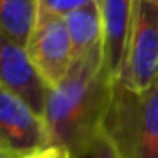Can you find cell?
Masks as SVG:
<instances>
[{"label": "cell", "instance_id": "6", "mask_svg": "<svg viewBox=\"0 0 158 158\" xmlns=\"http://www.w3.org/2000/svg\"><path fill=\"white\" fill-rule=\"evenodd\" d=\"M0 85L17 94L36 114L43 117L48 85L29 61L26 48L0 32Z\"/></svg>", "mask_w": 158, "mask_h": 158}, {"label": "cell", "instance_id": "11", "mask_svg": "<svg viewBox=\"0 0 158 158\" xmlns=\"http://www.w3.org/2000/svg\"><path fill=\"white\" fill-rule=\"evenodd\" d=\"M38 2H39V9L63 17V15L70 14V12L83 7V5H89L90 2H95V0H38Z\"/></svg>", "mask_w": 158, "mask_h": 158}, {"label": "cell", "instance_id": "9", "mask_svg": "<svg viewBox=\"0 0 158 158\" xmlns=\"http://www.w3.org/2000/svg\"><path fill=\"white\" fill-rule=\"evenodd\" d=\"M38 14V0H0V32L26 48Z\"/></svg>", "mask_w": 158, "mask_h": 158}, {"label": "cell", "instance_id": "3", "mask_svg": "<svg viewBox=\"0 0 158 158\" xmlns=\"http://www.w3.org/2000/svg\"><path fill=\"white\" fill-rule=\"evenodd\" d=\"M158 78V5L133 0L131 27L117 83L144 92Z\"/></svg>", "mask_w": 158, "mask_h": 158}, {"label": "cell", "instance_id": "1", "mask_svg": "<svg viewBox=\"0 0 158 158\" xmlns=\"http://www.w3.org/2000/svg\"><path fill=\"white\" fill-rule=\"evenodd\" d=\"M116 82L104 68L102 44L75 60L60 85L49 89L43 119L49 146L73 158L89 156L106 124Z\"/></svg>", "mask_w": 158, "mask_h": 158}, {"label": "cell", "instance_id": "14", "mask_svg": "<svg viewBox=\"0 0 158 158\" xmlns=\"http://www.w3.org/2000/svg\"><path fill=\"white\" fill-rule=\"evenodd\" d=\"M146 2H150V4H155V5H158V0H146Z\"/></svg>", "mask_w": 158, "mask_h": 158}, {"label": "cell", "instance_id": "8", "mask_svg": "<svg viewBox=\"0 0 158 158\" xmlns=\"http://www.w3.org/2000/svg\"><path fill=\"white\" fill-rule=\"evenodd\" d=\"M73 46V58L78 60L102 44V7L100 0L63 15Z\"/></svg>", "mask_w": 158, "mask_h": 158}, {"label": "cell", "instance_id": "10", "mask_svg": "<svg viewBox=\"0 0 158 158\" xmlns=\"http://www.w3.org/2000/svg\"><path fill=\"white\" fill-rule=\"evenodd\" d=\"M89 156L90 158H123L116 143L112 141V138L109 136V133L106 129L100 131L97 139L94 141V146L90 150Z\"/></svg>", "mask_w": 158, "mask_h": 158}, {"label": "cell", "instance_id": "7", "mask_svg": "<svg viewBox=\"0 0 158 158\" xmlns=\"http://www.w3.org/2000/svg\"><path fill=\"white\" fill-rule=\"evenodd\" d=\"M102 56L112 82L119 80L131 27L133 0H102Z\"/></svg>", "mask_w": 158, "mask_h": 158}, {"label": "cell", "instance_id": "12", "mask_svg": "<svg viewBox=\"0 0 158 158\" xmlns=\"http://www.w3.org/2000/svg\"><path fill=\"white\" fill-rule=\"evenodd\" d=\"M21 158H73L65 148L60 146H48L43 148V150H36L32 153H27Z\"/></svg>", "mask_w": 158, "mask_h": 158}, {"label": "cell", "instance_id": "2", "mask_svg": "<svg viewBox=\"0 0 158 158\" xmlns=\"http://www.w3.org/2000/svg\"><path fill=\"white\" fill-rule=\"evenodd\" d=\"M104 129L123 158H158V78L139 94L116 82Z\"/></svg>", "mask_w": 158, "mask_h": 158}, {"label": "cell", "instance_id": "5", "mask_svg": "<svg viewBox=\"0 0 158 158\" xmlns=\"http://www.w3.org/2000/svg\"><path fill=\"white\" fill-rule=\"evenodd\" d=\"M48 146L44 119L17 94L0 85V150L24 156Z\"/></svg>", "mask_w": 158, "mask_h": 158}, {"label": "cell", "instance_id": "4", "mask_svg": "<svg viewBox=\"0 0 158 158\" xmlns=\"http://www.w3.org/2000/svg\"><path fill=\"white\" fill-rule=\"evenodd\" d=\"M26 53L48 89L60 85L75 61L65 19L39 9L36 26L26 44Z\"/></svg>", "mask_w": 158, "mask_h": 158}, {"label": "cell", "instance_id": "13", "mask_svg": "<svg viewBox=\"0 0 158 158\" xmlns=\"http://www.w3.org/2000/svg\"><path fill=\"white\" fill-rule=\"evenodd\" d=\"M0 158H21V156H15V155H12V153H7V151L0 150Z\"/></svg>", "mask_w": 158, "mask_h": 158}]
</instances>
